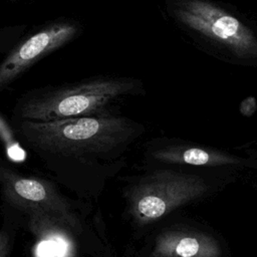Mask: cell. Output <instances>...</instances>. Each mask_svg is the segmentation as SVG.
Here are the masks:
<instances>
[{
	"mask_svg": "<svg viewBox=\"0 0 257 257\" xmlns=\"http://www.w3.org/2000/svg\"><path fill=\"white\" fill-rule=\"evenodd\" d=\"M141 94H145L142 79L100 74L28 90L17 100L14 113L20 120L35 121L104 114L116 100Z\"/></svg>",
	"mask_w": 257,
	"mask_h": 257,
	"instance_id": "1",
	"label": "cell"
},
{
	"mask_svg": "<svg viewBox=\"0 0 257 257\" xmlns=\"http://www.w3.org/2000/svg\"><path fill=\"white\" fill-rule=\"evenodd\" d=\"M174 23L202 49L225 61L257 66V28L213 0H167Z\"/></svg>",
	"mask_w": 257,
	"mask_h": 257,
	"instance_id": "2",
	"label": "cell"
},
{
	"mask_svg": "<svg viewBox=\"0 0 257 257\" xmlns=\"http://www.w3.org/2000/svg\"><path fill=\"white\" fill-rule=\"evenodd\" d=\"M142 125L109 113L49 121L21 119L18 131L35 150L62 156H103L120 149L141 133Z\"/></svg>",
	"mask_w": 257,
	"mask_h": 257,
	"instance_id": "3",
	"label": "cell"
},
{
	"mask_svg": "<svg viewBox=\"0 0 257 257\" xmlns=\"http://www.w3.org/2000/svg\"><path fill=\"white\" fill-rule=\"evenodd\" d=\"M238 177L160 168L128 190V213L139 227L160 222L175 211L198 204L224 190Z\"/></svg>",
	"mask_w": 257,
	"mask_h": 257,
	"instance_id": "4",
	"label": "cell"
},
{
	"mask_svg": "<svg viewBox=\"0 0 257 257\" xmlns=\"http://www.w3.org/2000/svg\"><path fill=\"white\" fill-rule=\"evenodd\" d=\"M148 158L161 168L238 178L244 173L257 171L256 158L235 155L226 150L178 138L155 142L148 151Z\"/></svg>",
	"mask_w": 257,
	"mask_h": 257,
	"instance_id": "5",
	"label": "cell"
},
{
	"mask_svg": "<svg viewBox=\"0 0 257 257\" xmlns=\"http://www.w3.org/2000/svg\"><path fill=\"white\" fill-rule=\"evenodd\" d=\"M83 25L72 17L59 16L34 27L21 37L0 62V92L19 79L34 64L76 40Z\"/></svg>",
	"mask_w": 257,
	"mask_h": 257,
	"instance_id": "6",
	"label": "cell"
},
{
	"mask_svg": "<svg viewBox=\"0 0 257 257\" xmlns=\"http://www.w3.org/2000/svg\"><path fill=\"white\" fill-rule=\"evenodd\" d=\"M0 186L5 199L21 209L76 229L79 226L69 202L45 180L24 177L0 166Z\"/></svg>",
	"mask_w": 257,
	"mask_h": 257,
	"instance_id": "7",
	"label": "cell"
},
{
	"mask_svg": "<svg viewBox=\"0 0 257 257\" xmlns=\"http://www.w3.org/2000/svg\"><path fill=\"white\" fill-rule=\"evenodd\" d=\"M167 257H228L222 236L198 222H186L163 229L155 238L152 252Z\"/></svg>",
	"mask_w": 257,
	"mask_h": 257,
	"instance_id": "8",
	"label": "cell"
},
{
	"mask_svg": "<svg viewBox=\"0 0 257 257\" xmlns=\"http://www.w3.org/2000/svg\"><path fill=\"white\" fill-rule=\"evenodd\" d=\"M257 110V99L254 96H247L239 104V112L245 117H251Z\"/></svg>",
	"mask_w": 257,
	"mask_h": 257,
	"instance_id": "9",
	"label": "cell"
},
{
	"mask_svg": "<svg viewBox=\"0 0 257 257\" xmlns=\"http://www.w3.org/2000/svg\"><path fill=\"white\" fill-rule=\"evenodd\" d=\"M238 150H242L246 153L247 156L253 157L257 159V141L251 142V143H246L240 147H238Z\"/></svg>",
	"mask_w": 257,
	"mask_h": 257,
	"instance_id": "10",
	"label": "cell"
},
{
	"mask_svg": "<svg viewBox=\"0 0 257 257\" xmlns=\"http://www.w3.org/2000/svg\"><path fill=\"white\" fill-rule=\"evenodd\" d=\"M9 249V238L8 235L0 231V257H6Z\"/></svg>",
	"mask_w": 257,
	"mask_h": 257,
	"instance_id": "11",
	"label": "cell"
},
{
	"mask_svg": "<svg viewBox=\"0 0 257 257\" xmlns=\"http://www.w3.org/2000/svg\"><path fill=\"white\" fill-rule=\"evenodd\" d=\"M251 186H252V188H253V190L257 193V180H255V181H253L252 183H251Z\"/></svg>",
	"mask_w": 257,
	"mask_h": 257,
	"instance_id": "12",
	"label": "cell"
},
{
	"mask_svg": "<svg viewBox=\"0 0 257 257\" xmlns=\"http://www.w3.org/2000/svg\"><path fill=\"white\" fill-rule=\"evenodd\" d=\"M149 257H167V256H161V255H156V254H153V253H151Z\"/></svg>",
	"mask_w": 257,
	"mask_h": 257,
	"instance_id": "13",
	"label": "cell"
},
{
	"mask_svg": "<svg viewBox=\"0 0 257 257\" xmlns=\"http://www.w3.org/2000/svg\"><path fill=\"white\" fill-rule=\"evenodd\" d=\"M10 2H19V1H25V0H9Z\"/></svg>",
	"mask_w": 257,
	"mask_h": 257,
	"instance_id": "14",
	"label": "cell"
}]
</instances>
